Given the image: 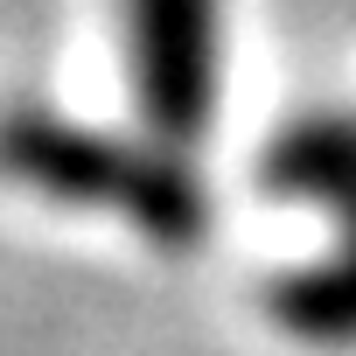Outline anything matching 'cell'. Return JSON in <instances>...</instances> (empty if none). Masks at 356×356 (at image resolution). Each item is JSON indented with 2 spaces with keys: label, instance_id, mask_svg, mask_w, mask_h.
I'll use <instances>...</instances> for the list:
<instances>
[{
  "label": "cell",
  "instance_id": "cell-1",
  "mask_svg": "<svg viewBox=\"0 0 356 356\" xmlns=\"http://www.w3.org/2000/svg\"><path fill=\"white\" fill-rule=\"evenodd\" d=\"M0 182H15L63 210H105L133 224L154 252H196L210 238V189L182 147L168 140H119L49 105L0 112Z\"/></svg>",
  "mask_w": 356,
  "mask_h": 356
},
{
  "label": "cell",
  "instance_id": "cell-2",
  "mask_svg": "<svg viewBox=\"0 0 356 356\" xmlns=\"http://www.w3.org/2000/svg\"><path fill=\"white\" fill-rule=\"evenodd\" d=\"M126 49L140 126L168 147H196L224 77V0H126Z\"/></svg>",
  "mask_w": 356,
  "mask_h": 356
},
{
  "label": "cell",
  "instance_id": "cell-3",
  "mask_svg": "<svg viewBox=\"0 0 356 356\" xmlns=\"http://www.w3.org/2000/svg\"><path fill=\"white\" fill-rule=\"evenodd\" d=\"M259 182L307 196L335 217V238L356 231V112H300L259 161Z\"/></svg>",
  "mask_w": 356,
  "mask_h": 356
},
{
  "label": "cell",
  "instance_id": "cell-4",
  "mask_svg": "<svg viewBox=\"0 0 356 356\" xmlns=\"http://www.w3.org/2000/svg\"><path fill=\"white\" fill-rule=\"evenodd\" d=\"M266 307L307 349H356V231L335 238L328 259H314L300 273H280Z\"/></svg>",
  "mask_w": 356,
  "mask_h": 356
}]
</instances>
